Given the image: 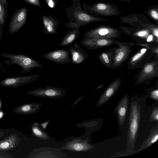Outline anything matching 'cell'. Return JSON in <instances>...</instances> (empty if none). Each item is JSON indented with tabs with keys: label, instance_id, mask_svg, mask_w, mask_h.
Wrapping results in <instances>:
<instances>
[{
	"label": "cell",
	"instance_id": "cell-1",
	"mask_svg": "<svg viewBox=\"0 0 158 158\" xmlns=\"http://www.w3.org/2000/svg\"><path fill=\"white\" fill-rule=\"evenodd\" d=\"M66 16L69 21L65 23L68 28L85 27L93 22L109 21V19L95 16L85 11L81 6L80 0H72L71 5L65 8Z\"/></svg>",
	"mask_w": 158,
	"mask_h": 158
},
{
	"label": "cell",
	"instance_id": "cell-2",
	"mask_svg": "<svg viewBox=\"0 0 158 158\" xmlns=\"http://www.w3.org/2000/svg\"><path fill=\"white\" fill-rule=\"evenodd\" d=\"M0 55L2 57L8 59L4 61V63L7 65L16 64L20 66L22 69L20 74L29 72L31 69L33 68L44 67L41 64L37 61L23 54L5 53H2Z\"/></svg>",
	"mask_w": 158,
	"mask_h": 158
},
{
	"label": "cell",
	"instance_id": "cell-3",
	"mask_svg": "<svg viewBox=\"0 0 158 158\" xmlns=\"http://www.w3.org/2000/svg\"><path fill=\"white\" fill-rule=\"evenodd\" d=\"M156 60L158 56L150 48L142 47L130 57L127 61V68L141 69L147 63Z\"/></svg>",
	"mask_w": 158,
	"mask_h": 158
},
{
	"label": "cell",
	"instance_id": "cell-4",
	"mask_svg": "<svg viewBox=\"0 0 158 158\" xmlns=\"http://www.w3.org/2000/svg\"><path fill=\"white\" fill-rule=\"evenodd\" d=\"M82 8L85 11L97 16H114L121 13L117 6L107 2H97L92 5L83 3Z\"/></svg>",
	"mask_w": 158,
	"mask_h": 158
},
{
	"label": "cell",
	"instance_id": "cell-5",
	"mask_svg": "<svg viewBox=\"0 0 158 158\" xmlns=\"http://www.w3.org/2000/svg\"><path fill=\"white\" fill-rule=\"evenodd\" d=\"M122 32L129 35L136 42L140 43H158L152 33L149 30L143 28H135L121 26L119 27Z\"/></svg>",
	"mask_w": 158,
	"mask_h": 158
},
{
	"label": "cell",
	"instance_id": "cell-6",
	"mask_svg": "<svg viewBox=\"0 0 158 158\" xmlns=\"http://www.w3.org/2000/svg\"><path fill=\"white\" fill-rule=\"evenodd\" d=\"M115 44L118 47L113 48L114 56L111 68L112 69L121 66L128 59L132 51L130 42H123L116 40Z\"/></svg>",
	"mask_w": 158,
	"mask_h": 158
},
{
	"label": "cell",
	"instance_id": "cell-7",
	"mask_svg": "<svg viewBox=\"0 0 158 158\" xmlns=\"http://www.w3.org/2000/svg\"><path fill=\"white\" fill-rule=\"evenodd\" d=\"M158 77V60L145 64L135 76L134 84H148L152 79Z\"/></svg>",
	"mask_w": 158,
	"mask_h": 158
},
{
	"label": "cell",
	"instance_id": "cell-8",
	"mask_svg": "<svg viewBox=\"0 0 158 158\" xmlns=\"http://www.w3.org/2000/svg\"><path fill=\"white\" fill-rule=\"evenodd\" d=\"M121 31L106 25H102L87 31L84 36L87 38H98L107 39H120Z\"/></svg>",
	"mask_w": 158,
	"mask_h": 158
},
{
	"label": "cell",
	"instance_id": "cell-9",
	"mask_svg": "<svg viewBox=\"0 0 158 158\" xmlns=\"http://www.w3.org/2000/svg\"><path fill=\"white\" fill-rule=\"evenodd\" d=\"M28 94L35 97L58 99L64 96L66 91L61 88L47 85L44 88H39L29 91Z\"/></svg>",
	"mask_w": 158,
	"mask_h": 158
},
{
	"label": "cell",
	"instance_id": "cell-10",
	"mask_svg": "<svg viewBox=\"0 0 158 158\" xmlns=\"http://www.w3.org/2000/svg\"><path fill=\"white\" fill-rule=\"evenodd\" d=\"M40 77L39 74H35L24 76L8 77L1 81L0 85L6 87H18L35 81Z\"/></svg>",
	"mask_w": 158,
	"mask_h": 158
},
{
	"label": "cell",
	"instance_id": "cell-11",
	"mask_svg": "<svg viewBox=\"0 0 158 158\" xmlns=\"http://www.w3.org/2000/svg\"><path fill=\"white\" fill-rule=\"evenodd\" d=\"M27 15V10L25 7L15 12L9 23V31L10 34L16 33L23 27L26 22Z\"/></svg>",
	"mask_w": 158,
	"mask_h": 158
},
{
	"label": "cell",
	"instance_id": "cell-12",
	"mask_svg": "<svg viewBox=\"0 0 158 158\" xmlns=\"http://www.w3.org/2000/svg\"><path fill=\"white\" fill-rule=\"evenodd\" d=\"M116 39L98 38H87L84 37L81 40L82 45L88 49H96L115 44Z\"/></svg>",
	"mask_w": 158,
	"mask_h": 158
},
{
	"label": "cell",
	"instance_id": "cell-13",
	"mask_svg": "<svg viewBox=\"0 0 158 158\" xmlns=\"http://www.w3.org/2000/svg\"><path fill=\"white\" fill-rule=\"evenodd\" d=\"M69 50L58 49L46 53L42 57L49 60L60 64L69 63L71 61Z\"/></svg>",
	"mask_w": 158,
	"mask_h": 158
},
{
	"label": "cell",
	"instance_id": "cell-14",
	"mask_svg": "<svg viewBox=\"0 0 158 158\" xmlns=\"http://www.w3.org/2000/svg\"><path fill=\"white\" fill-rule=\"evenodd\" d=\"M87 140L80 138L74 139L66 143L61 149L76 152L87 151L92 148V145L89 144Z\"/></svg>",
	"mask_w": 158,
	"mask_h": 158
},
{
	"label": "cell",
	"instance_id": "cell-15",
	"mask_svg": "<svg viewBox=\"0 0 158 158\" xmlns=\"http://www.w3.org/2000/svg\"><path fill=\"white\" fill-rule=\"evenodd\" d=\"M43 26L42 31L47 34L56 33L59 24V22L56 18L51 15H43L42 17Z\"/></svg>",
	"mask_w": 158,
	"mask_h": 158
},
{
	"label": "cell",
	"instance_id": "cell-16",
	"mask_svg": "<svg viewBox=\"0 0 158 158\" xmlns=\"http://www.w3.org/2000/svg\"><path fill=\"white\" fill-rule=\"evenodd\" d=\"M69 51L71 56V62L72 64H80L88 58L86 52L77 43L74 44V46L69 48Z\"/></svg>",
	"mask_w": 158,
	"mask_h": 158
},
{
	"label": "cell",
	"instance_id": "cell-17",
	"mask_svg": "<svg viewBox=\"0 0 158 158\" xmlns=\"http://www.w3.org/2000/svg\"><path fill=\"white\" fill-rule=\"evenodd\" d=\"M42 105L41 103L26 104L15 108L13 111L16 114H34L40 110Z\"/></svg>",
	"mask_w": 158,
	"mask_h": 158
},
{
	"label": "cell",
	"instance_id": "cell-18",
	"mask_svg": "<svg viewBox=\"0 0 158 158\" xmlns=\"http://www.w3.org/2000/svg\"><path fill=\"white\" fill-rule=\"evenodd\" d=\"M20 139L15 134H11L5 139L0 141V151L12 149L19 144Z\"/></svg>",
	"mask_w": 158,
	"mask_h": 158
},
{
	"label": "cell",
	"instance_id": "cell-19",
	"mask_svg": "<svg viewBox=\"0 0 158 158\" xmlns=\"http://www.w3.org/2000/svg\"><path fill=\"white\" fill-rule=\"evenodd\" d=\"M80 27L73 28L69 31L62 39L60 46H68L73 43L81 33Z\"/></svg>",
	"mask_w": 158,
	"mask_h": 158
},
{
	"label": "cell",
	"instance_id": "cell-20",
	"mask_svg": "<svg viewBox=\"0 0 158 158\" xmlns=\"http://www.w3.org/2000/svg\"><path fill=\"white\" fill-rule=\"evenodd\" d=\"M114 56L112 48L102 52L98 55V58L103 66L108 69H111Z\"/></svg>",
	"mask_w": 158,
	"mask_h": 158
},
{
	"label": "cell",
	"instance_id": "cell-21",
	"mask_svg": "<svg viewBox=\"0 0 158 158\" xmlns=\"http://www.w3.org/2000/svg\"><path fill=\"white\" fill-rule=\"evenodd\" d=\"M121 82V79L118 77L111 82L102 94V99H108L115 94L118 89Z\"/></svg>",
	"mask_w": 158,
	"mask_h": 158
},
{
	"label": "cell",
	"instance_id": "cell-22",
	"mask_svg": "<svg viewBox=\"0 0 158 158\" xmlns=\"http://www.w3.org/2000/svg\"><path fill=\"white\" fill-rule=\"evenodd\" d=\"M131 116L130 127V133L131 139L133 140L135 136L138 127L139 114L136 107H135L133 109Z\"/></svg>",
	"mask_w": 158,
	"mask_h": 158
},
{
	"label": "cell",
	"instance_id": "cell-23",
	"mask_svg": "<svg viewBox=\"0 0 158 158\" xmlns=\"http://www.w3.org/2000/svg\"><path fill=\"white\" fill-rule=\"evenodd\" d=\"M31 128L32 134L38 138L46 140L50 137L48 134L40 127L39 123H38L36 122L32 123Z\"/></svg>",
	"mask_w": 158,
	"mask_h": 158
},
{
	"label": "cell",
	"instance_id": "cell-24",
	"mask_svg": "<svg viewBox=\"0 0 158 158\" xmlns=\"http://www.w3.org/2000/svg\"><path fill=\"white\" fill-rule=\"evenodd\" d=\"M145 13L151 18L158 25V5H156L149 7L144 11Z\"/></svg>",
	"mask_w": 158,
	"mask_h": 158
},
{
	"label": "cell",
	"instance_id": "cell-25",
	"mask_svg": "<svg viewBox=\"0 0 158 158\" xmlns=\"http://www.w3.org/2000/svg\"><path fill=\"white\" fill-rule=\"evenodd\" d=\"M140 27L145 28L150 31L156 38L158 39V26L151 23L140 24Z\"/></svg>",
	"mask_w": 158,
	"mask_h": 158
},
{
	"label": "cell",
	"instance_id": "cell-26",
	"mask_svg": "<svg viewBox=\"0 0 158 158\" xmlns=\"http://www.w3.org/2000/svg\"><path fill=\"white\" fill-rule=\"evenodd\" d=\"M6 12L5 7L0 2V25L1 26L4 24L6 18Z\"/></svg>",
	"mask_w": 158,
	"mask_h": 158
},
{
	"label": "cell",
	"instance_id": "cell-27",
	"mask_svg": "<svg viewBox=\"0 0 158 158\" xmlns=\"http://www.w3.org/2000/svg\"><path fill=\"white\" fill-rule=\"evenodd\" d=\"M46 4L50 8L54 9L56 6L57 3V0H43Z\"/></svg>",
	"mask_w": 158,
	"mask_h": 158
},
{
	"label": "cell",
	"instance_id": "cell-28",
	"mask_svg": "<svg viewBox=\"0 0 158 158\" xmlns=\"http://www.w3.org/2000/svg\"><path fill=\"white\" fill-rule=\"evenodd\" d=\"M150 94L153 99L157 100L158 99V89L157 86L151 90Z\"/></svg>",
	"mask_w": 158,
	"mask_h": 158
},
{
	"label": "cell",
	"instance_id": "cell-29",
	"mask_svg": "<svg viewBox=\"0 0 158 158\" xmlns=\"http://www.w3.org/2000/svg\"><path fill=\"white\" fill-rule=\"evenodd\" d=\"M27 3L39 7H41V2L40 0H24Z\"/></svg>",
	"mask_w": 158,
	"mask_h": 158
},
{
	"label": "cell",
	"instance_id": "cell-30",
	"mask_svg": "<svg viewBox=\"0 0 158 158\" xmlns=\"http://www.w3.org/2000/svg\"><path fill=\"white\" fill-rule=\"evenodd\" d=\"M126 112V109L123 107H122L119 109L118 113L120 116H123L125 115Z\"/></svg>",
	"mask_w": 158,
	"mask_h": 158
},
{
	"label": "cell",
	"instance_id": "cell-31",
	"mask_svg": "<svg viewBox=\"0 0 158 158\" xmlns=\"http://www.w3.org/2000/svg\"><path fill=\"white\" fill-rule=\"evenodd\" d=\"M50 122V120L45 121L44 123H39L40 125V126L44 130H45L46 129V127Z\"/></svg>",
	"mask_w": 158,
	"mask_h": 158
},
{
	"label": "cell",
	"instance_id": "cell-32",
	"mask_svg": "<svg viewBox=\"0 0 158 158\" xmlns=\"http://www.w3.org/2000/svg\"><path fill=\"white\" fill-rule=\"evenodd\" d=\"M158 138V135L157 134L155 135L152 138L151 142H150V143H152L155 142L156 141H157V139Z\"/></svg>",
	"mask_w": 158,
	"mask_h": 158
},
{
	"label": "cell",
	"instance_id": "cell-33",
	"mask_svg": "<svg viewBox=\"0 0 158 158\" xmlns=\"http://www.w3.org/2000/svg\"><path fill=\"white\" fill-rule=\"evenodd\" d=\"M0 2L2 3L5 7L7 8L8 5L7 0H0Z\"/></svg>",
	"mask_w": 158,
	"mask_h": 158
},
{
	"label": "cell",
	"instance_id": "cell-34",
	"mask_svg": "<svg viewBox=\"0 0 158 158\" xmlns=\"http://www.w3.org/2000/svg\"><path fill=\"white\" fill-rule=\"evenodd\" d=\"M2 35V27L0 26V40H1Z\"/></svg>",
	"mask_w": 158,
	"mask_h": 158
},
{
	"label": "cell",
	"instance_id": "cell-35",
	"mask_svg": "<svg viewBox=\"0 0 158 158\" xmlns=\"http://www.w3.org/2000/svg\"><path fill=\"white\" fill-rule=\"evenodd\" d=\"M104 85V84H103L100 85H98L97 87V88H96V89H100Z\"/></svg>",
	"mask_w": 158,
	"mask_h": 158
},
{
	"label": "cell",
	"instance_id": "cell-36",
	"mask_svg": "<svg viewBox=\"0 0 158 158\" xmlns=\"http://www.w3.org/2000/svg\"><path fill=\"white\" fill-rule=\"evenodd\" d=\"M4 135V133L0 131V138L3 136Z\"/></svg>",
	"mask_w": 158,
	"mask_h": 158
},
{
	"label": "cell",
	"instance_id": "cell-37",
	"mask_svg": "<svg viewBox=\"0 0 158 158\" xmlns=\"http://www.w3.org/2000/svg\"><path fill=\"white\" fill-rule=\"evenodd\" d=\"M122 1H125V2H130L131 1V0H119Z\"/></svg>",
	"mask_w": 158,
	"mask_h": 158
},
{
	"label": "cell",
	"instance_id": "cell-38",
	"mask_svg": "<svg viewBox=\"0 0 158 158\" xmlns=\"http://www.w3.org/2000/svg\"><path fill=\"white\" fill-rule=\"evenodd\" d=\"M1 99L0 97V109H1Z\"/></svg>",
	"mask_w": 158,
	"mask_h": 158
},
{
	"label": "cell",
	"instance_id": "cell-39",
	"mask_svg": "<svg viewBox=\"0 0 158 158\" xmlns=\"http://www.w3.org/2000/svg\"><path fill=\"white\" fill-rule=\"evenodd\" d=\"M1 62L0 61V67L1 66Z\"/></svg>",
	"mask_w": 158,
	"mask_h": 158
},
{
	"label": "cell",
	"instance_id": "cell-40",
	"mask_svg": "<svg viewBox=\"0 0 158 158\" xmlns=\"http://www.w3.org/2000/svg\"><path fill=\"white\" fill-rule=\"evenodd\" d=\"M1 78V77H0V79Z\"/></svg>",
	"mask_w": 158,
	"mask_h": 158
}]
</instances>
